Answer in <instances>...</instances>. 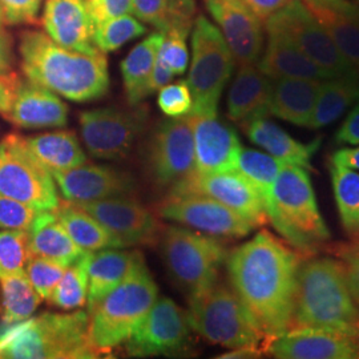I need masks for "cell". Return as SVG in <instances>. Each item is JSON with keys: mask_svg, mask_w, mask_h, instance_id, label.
Here are the masks:
<instances>
[{"mask_svg": "<svg viewBox=\"0 0 359 359\" xmlns=\"http://www.w3.org/2000/svg\"><path fill=\"white\" fill-rule=\"evenodd\" d=\"M271 80L256 65H240L228 96V115L233 121L245 123L270 115Z\"/></svg>", "mask_w": 359, "mask_h": 359, "instance_id": "4316f807", "label": "cell"}, {"mask_svg": "<svg viewBox=\"0 0 359 359\" xmlns=\"http://www.w3.org/2000/svg\"><path fill=\"white\" fill-rule=\"evenodd\" d=\"M147 32V27L142 25L136 16H130L128 13L95 25L92 43L99 51L107 53L118 50L129 40L142 36Z\"/></svg>", "mask_w": 359, "mask_h": 359, "instance_id": "ab89813d", "label": "cell"}, {"mask_svg": "<svg viewBox=\"0 0 359 359\" xmlns=\"http://www.w3.org/2000/svg\"><path fill=\"white\" fill-rule=\"evenodd\" d=\"M43 0H0L4 25H32L38 18Z\"/></svg>", "mask_w": 359, "mask_h": 359, "instance_id": "bcb514c9", "label": "cell"}, {"mask_svg": "<svg viewBox=\"0 0 359 359\" xmlns=\"http://www.w3.org/2000/svg\"><path fill=\"white\" fill-rule=\"evenodd\" d=\"M323 80L283 77L271 79L270 115L294 126L309 127Z\"/></svg>", "mask_w": 359, "mask_h": 359, "instance_id": "d4e9b609", "label": "cell"}, {"mask_svg": "<svg viewBox=\"0 0 359 359\" xmlns=\"http://www.w3.org/2000/svg\"><path fill=\"white\" fill-rule=\"evenodd\" d=\"M164 35L157 32L139 43L121 63V74L130 105L142 103L149 96V80L154 72Z\"/></svg>", "mask_w": 359, "mask_h": 359, "instance_id": "d6a6232c", "label": "cell"}, {"mask_svg": "<svg viewBox=\"0 0 359 359\" xmlns=\"http://www.w3.org/2000/svg\"><path fill=\"white\" fill-rule=\"evenodd\" d=\"M52 176L62 197L72 204L127 196L133 188V182L127 175L112 168L87 163Z\"/></svg>", "mask_w": 359, "mask_h": 359, "instance_id": "44dd1931", "label": "cell"}, {"mask_svg": "<svg viewBox=\"0 0 359 359\" xmlns=\"http://www.w3.org/2000/svg\"><path fill=\"white\" fill-rule=\"evenodd\" d=\"M20 55L22 69L29 81L68 100L86 103L108 92L109 74L103 52L72 51L44 32L26 31L20 36Z\"/></svg>", "mask_w": 359, "mask_h": 359, "instance_id": "7a4b0ae2", "label": "cell"}, {"mask_svg": "<svg viewBox=\"0 0 359 359\" xmlns=\"http://www.w3.org/2000/svg\"><path fill=\"white\" fill-rule=\"evenodd\" d=\"M189 330L187 313L170 298H157L127 339V351L132 357L176 354L187 346Z\"/></svg>", "mask_w": 359, "mask_h": 359, "instance_id": "4fadbf2b", "label": "cell"}, {"mask_svg": "<svg viewBox=\"0 0 359 359\" xmlns=\"http://www.w3.org/2000/svg\"><path fill=\"white\" fill-rule=\"evenodd\" d=\"M238 65H257L264 47V23L244 0H204Z\"/></svg>", "mask_w": 359, "mask_h": 359, "instance_id": "d6986e66", "label": "cell"}, {"mask_svg": "<svg viewBox=\"0 0 359 359\" xmlns=\"http://www.w3.org/2000/svg\"><path fill=\"white\" fill-rule=\"evenodd\" d=\"M332 165H339V167L359 170V147L358 148H344L337 151L332 156Z\"/></svg>", "mask_w": 359, "mask_h": 359, "instance_id": "11a10c76", "label": "cell"}, {"mask_svg": "<svg viewBox=\"0 0 359 359\" xmlns=\"http://www.w3.org/2000/svg\"><path fill=\"white\" fill-rule=\"evenodd\" d=\"M41 299L26 271L0 277V320L4 325L32 317Z\"/></svg>", "mask_w": 359, "mask_h": 359, "instance_id": "d590c367", "label": "cell"}, {"mask_svg": "<svg viewBox=\"0 0 359 359\" xmlns=\"http://www.w3.org/2000/svg\"><path fill=\"white\" fill-rule=\"evenodd\" d=\"M359 100V77L323 80L309 128L326 127Z\"/></svg>", "mask_w": 359, "mask_h": 359, "instance_id": "e575fe53", "label": "cell"}, {"mask_svg": "<svg viewBox=\"0 0 359 359\" xmlns=\"http://www.w3.org/2000/svg\"><path fill=\"white\" fill-rule=\"evenodd\" d=\"M55 210L69 237L83 250L97 252L109 248H123L96 218L75 204L68 201L67 204L60 203Z\"/></svg>", "mask_w": 359, "mask_h": 359, "instance_id": "836d02e7", "label": "cell"}, {"mask_svg": "<svg viewBox=\"0 0 359 359\" xmlns=\"http://www.w3.org/2000/svg\"><path fill=\"white\" fill-rule=\"evenodd\" d=\"M67 266L50 258L31 256L26 266V276L43 299H50L57 283L65 276Z\"/></svg>", "mask_w": 359, "mask_h": 359, "instance_id": "b9f144b4", "label": "cell"}, {"mask_svg": "<svg viewBox=\"0 0 359 359\" xmlns=\"http://www.w3.org/2000/svg\"><path fill=\"white\" fill-rule=\"evenodd\" d=\"M0 194L36 210H55L60 198L53 176L27 145L11 133L0 142Z\"/></svg>", "mask_w": 359, "mask_h": 359, "instance_id": "30bf717a", "label": "cell"}, {"mask_svg": "<svg viewBox=\"0 0 359 359\" xmlns=\"http://www.w3.org/2000/svg\"><path fill=\"white\" fill-rule=\"evenodd\" d=\"M268 31L283 34L330 79L359 77L302 0H292L264 23Z\"/></svg>", "mask_w": 359, "mask_h": 359, "instance_id": "8fae6325", "label": "cell"}, {"mask_svg": "<svg viewBox=\"0 0 359 359\" xmlns=\"http://www.w3.org/2000/svg\"><path fill=\"white\" fill-rule=\"evenodd\" d=\"M292 327L359 335V308L350 292L342 262L314 258L299 265Z\"/></svg>", "mask_w": 359, "mask_h": 359, "instance_id": "3957f363", "label": "cell"}, {"mask_svg": "<svg viewBox=\"0 0 359 359\" xmlns=\"http://www.w3.org/2000/svg\"><path fill=\"white\" fill-rule=\"evenodd\" d=\"M196 193L228 206L255 226L268 221L265 201L256 187L237 170L197 173L172 185L170 194Z\"/></svg>", "mask_w": 359, "mask_h": 359, "instance_id": "9a60e30c", "label": "cell"}, {"mask_svg": "<svg viewBox=\"0 0 359 359\" xmlns=\"http://www.w3.org/2000/svg\"><path fill=\"white\" fill-rule=\"evenodd\" d=\"M191 329L206 341L229 348L257 346L266 353V339L257 329L240 298L217 281L189 297Z\"/></svg>", "mask_w": 359, "mask_h": 359, "instance_id": "52a82bcc", "label": "cell"}, {"mask_svg": "<svg viewBox=\"0 0 359 359\" xmlns=\"http://www.w3.org/2000/svg\"><path fill=\"white\" fill-rule=\"evenodd\" d=\"M157 212L165 219L191 226L210 236L244 237L256 228L228 206L196 193H169L168 198L158 205Z\"/></svg>", "mask_w": 359, "mask_h": 359, "instance_id": "5bb4252c", "label": "cell"}, {"mask_svg": "<svg viewBox=\"0 0 359 359\" xmlns=\"http://www.w3.org/2000/svg\"><path fill=\"white\" fill-rule=\"evenodd\" d=\"M265 210L274 229L301 250H310L330 237L305 168L283 164L265 201Z\"/></svg>", "mask_w": 359, "mask_h": 359, "instance_id": "5b68a950", "label": "cell"}, {"mask_svg": "<svg viewBox=\"0 0 359 359\" xmlns=\"http://www.w3.org/2000/svg\"><path fill=\"white\" fill-rule=\"evenodd\" d=\"M283 164L285 163L271 154L243 147L237 157L234 170L241 173L245 179L249 180L256 187L257 191L261 193L264 201H266L273 182L280 173Z\"/></svg>", "mask_w": 359, "mask_h": 359, "instance_id": "74e56055", "label": "cell"}, {"mask_svg": "<svg viewBox=\"0 0 359 359\" xmlns=\"http://www.w3.org/2000/svg\"><path fill=\"white\" fill-rule=\"evenodd\" d=\"M13 39L0 29V74L13 72Z\"/></svg>", "mask_w": 359, "mask_h": 359, "instance_id": "db71d44e", "label": "cell"}, {"mask_svg": "<svg viewBox=\"0 0 359 359\" xmlns=\"http://www.w3.org/2000/svg\"><path fill=\"white\" fill-rule=\"evenodd\" d=\"M173 76H175V74L168 68L167 65H163L158 60V57H157L156 65H154V72H152V76H151V80H149V86H148L149 95H152L156 90L164 88L165 86H168L172 81Z\"/></svg>", "mask_w": 359, "mask_h": 359, "instance_id": "f5cc1de1", "label": "cell"}, {"mask_svg": "<svg viewBox=\"0 0 359 359\" xmlns=\"http://www.w3.org/2000/svg\"><path fill=\"white\" fill-rule=\"evenodd\" d=\"M27 231L31 256L50 258L69 266L87 252L69 237L56 210H39Z\"/></svg>", "mask_w": 359, "mask_h": 359, "instance_id": "83f0119b", "label": "cell"}, {"mask_svg": "<svg viewBox=\"0 0 359 359\" xmlns=\"http://www.w3.org/2000/svg\"><path fill=\"white\" fill-rule=\"evenodd\" d=\"M86 311L46 313L0 329V359L97 358Z\"/></svg>", "mask_w": 359, "mask_h": 359, "instance_id": "277c9868", "label": "cell"}, {"mask_svg": "<svg viewBox=\"0 0 359 359\" xmlns=\"http://www.w3.org/2000/svg\"><path fill=\"white\" fill-rule=\"evenodd\" d=\"M185 40L187 38L181 35H168L164 36L158 50V60L167 65L175 75H182L188 67L189 53Z\"/></svg>", "mask_w": 359, "mask_h": 359, "instance_id": "f6af8a7d", "label": "cell"}, {"mask_svg": "<svg viewBox=\"0 0 359 359\" xmlns=\"http://www.w3.org/2000/svg\"><path fill=\"white\" fill-rule=\"evenodd\" d=\"M29 257L28 231L25 229L0 231V277L25 273Z\"/></svg>", "mask_w": 359, "mask_h": 359, "instance_id": "60d3db41", "label": "cell"}, {"mask_svg": "<svg viewBox=\"0 0 359 359\" xmlns=\"http://www.w3.org/2000/svg\"><path fill=\"white\" fill-rule=\"evenodd\" d=\"M80 133L88 152L96 158L118 160L130 152L148 123L145 108L124 111L99 108L80 115Z\"/></svg>", "mask_w": 359, "mask_h": 359, "instance_id": "7c38bea8", "label": "cell"}, {"mask_svg": "<svg viewBox=\"0 0 359 359\" xmlns=\"http://www.w3.org/2000/svg\"><path fill=\"white\" fill-rule=\"evenodd\" d=\"M248 137L268 154L281 160L285 164H294L311 169L310 158L320 148L321 139L310 144H302L289 136L283 129L265 117L255 118L244 124Z\"/></svg>", "mask_w": 359, "mask_h": 359, "instance_id": "f546056e", "label": "cell"}, {"mask_svg": "<svg viewBox=\"0 0 359 359\" xmlns=\"http://www.w3.org/2000/svg\"><path fill=\"white\" fill-rule=\"evenodd\" d=\"M90 252H86L83 256L67 266L63 278L57 283L52 293L51 304L63 310H75L87 304L88 295V257Z\"/></svg>", "mask_w": 359, "mask_h": 359, "instance_id": "f35d334b", "label": "cell"}, {"mask_svg": "<svg viewBox=\"0 0 359 359\" xmlns=\"http://www.w3.org/2000/svg\"><path fill=\"white\" fill-rule=\"evenodd\" d=\"M142 262L139 252H124L117 248L90 252L87 265L88 313Z\"/></svg>", "mask_w": 359, "mask_h": 359, "instance_id": "484cf974", "label": "cell"}, {"mask_svg": "<svg viewBox=\"0 0 359 359\" xmlns=\"http://www.w3.org/2000/svg\"><path fill=\"white\" fill-rule=\"evenodd\" d=\"M149 168L157 184L175 185L196 172L193 129L188 115L170 117L156 129Z\"/></svg>", "mask_w": 359, "mask_h": 359, "instance_id": "2e32d148", "label": "cell"}, {"mask_svg": "<svg viewBox=\"0 0 359 359\" xmlns=\"http://www.w3.org/2000/svg\"><path fill=\"white\" fill-rule=\"evenodd\" d=\"M90 19L95 25L132 13L133 0H86Z\"/></svg>", "mask_w": 359, "mask_h": 359, "instance_id": "7dc6e473", "label": "cell"}, {"mask_svg": "<svg viewBox=\"0 0 359 359\" xmlns=\"http://www.w3.org/2000/svg\"><path fill=\"white\" fill-rule=\"evenodd\" d=\"M268 44L258 60V69L269 79L302 77L327 80L330 76L283 34L268 31Z\"/></svg>", "mask_w": 359, "mask_h": 359, "instance_id": "f1b7e54d", "label": "cell"}, {"mask_svg": "<svg viewBox=\"0 0 359 359\" xmlns=\"http://www.w3.org/2000/svg\"><path fill=\"white\" fill-rule=\"evenodd\" d=\"M266 353L280 359H358L359 335L292 327L271 339Z\"/></svg>", "mask_w": 359, "mask_h": 359, "instance_id": "ac0fdd59", "label": "cell"}, {"mask_svg": "<svg viewBox=\"0 0 359 359\" xmlns=\"http://www.w3.org/2000/svg\"><path fill=\"white\" fill-rule=\"evenodd\" d=\"M330 173L342 225L347 233L359 234V173L339 165H332Z\"/></svg>", "mask_w": 359, "mask_h": 359, "instance_id": "8d00e7d4", "label": "cell"}, {"mask_svg": "<svg viewBox=\"0 0 359 359\" xmlns=\"http://www.w3.org/2000/svg\"><path fill=\"white\" fill-rule=\"evenodd\" d=\"M245 4L255 13L257 18L265 23L273 13L280 11L292 0H244Z\"/></svg>", "mask_w": 359, "mask_h": 359, "instance_id": "816d5d0a", "label": "cell"}, {"mask_svg": "<svg viewBox=\"0 0 359 359\" xmlns=\"http://www.w3.org/2000/svg\"><path fill=\"white\" fill-rule=\"evenodd\" d=\"M157 295V285L142 262L88 313V338L93 353L100 357L127 342L154 306Z\"/></svg>", "mask_w": 359, "mask_h": 359, "instance_id": "8992f818", "label": "cell"}, {"mask_svg": "<svg viewBox=\"0 0 359 359\" xmlns=\"http://www.w3.org/2000/svg\"><path fill=\"white\" fill-rule=\"evenodd\" d=\"M22 84L18 74H0V114L4 116L11 108L16 92Z\"/></svg>", "mask_w": 359, "mask_h": 359, "instance_id": "681fc988", "label": "cell"}, {"mask_svg": "<svg viewBox=\"0 0 359 359\" xmlns=\"http://www.w3.org/2000/svg\"><path fill=\"white\" fill-rule=\"evenodd\" d=\"M4 117L19 128H60L68 120V107L59 96L32 81L20 84Z\"/></svg>", "mask_w": 359, "mask_h": 359, "instance_id": "603a6c76", "label": "cell"}, {"mask_svg": "<svg viewBox=\"0 0 359 359\" xmlns=\"http://www.w3.org/2000/svg\"><path fill=\"white\" fill-rule=\"evenodd\" d=\"M193 129L197 173H216L236 169L243 148L237 133L221 123L217 115L188 114Z\"/></svg>", "mask_w": 359, "mask_h": 359, "instance_id": "ffe728a7", "label": "cell"}, {"mask_svg": "<svg viewBox=\"0 0 359 359\" xmlns=\"http://www.w3.org/2000/svg\"><path fill=\"white\" fill-rule=\"evenodd\" d=\"M335 140L339 144L359 145V100L341 126Z\"/></svg>", "mask_w": 359, "mask_h": 359, "instance_id": "f907efd6", "label": "cell"}, {"mask_svg": "<svg viewBox=\"0 0 359 359\" xmlns=\"http://www.w3.org/2000/svg\"><path fill=\"white\" fill-rule=\"evenodd\" d=\"M264 348L257 346L238 347V348H231V353H226L221 355L219 358L222 359H248L259 358L262 355Z\"/></svg>", "mask_w": 359, "mask_h": 359, "instance_id": "9f6ffc18", "label": "cell"}, {"mask_svg": "<svg viewBox=\"0 0 359 359\" xmlns=\"http://www.w3.org/2000/svg\"><path fill=\"white\" fill-rule=\"evenodd\" d=\"M161 252L169 274L189 297L217 281L226 258L225 248L215 237L179 226L164 231Z\"/></svg>", "mask_w": 359, "mask_h": 359, "instance_id": "9c48e42d", "label": "cell"}, {"mask_svg": "<svg viewBox=\"0 0 359 359\" xmlns=\"http://www.w3.org/2000/svg\"><path fill=\"white\" fill-rule=\"evenodd\" d=\"M299 265L294 252L266 231L228 256L231 289L265 337L266 347L292 326Z\"/></svg>", "mask_w": 359, "mask_h": 359, "instance_id": "6da1fadb", "label": "cell"}, {"mask_svg": "<svg viewBox=\"0 0 359 359\" xmlns=\"http://www.w3.org/2000/svg\"><path fill=\"white\" fill-rule=\"evenodd\" d=\"M39 210L16 201L8 196L0 194V228L3 229H25L32 224Z\"/></svg>", "mask_w": 359, "mask_h": 359, "instance_id": "ee69618b", "label": "cell"}, {"mask_svg": "<svg viewBox=\"0 0 359 359\" xmlns=\"http://www.w3.org/2000/svg\"><path fill=\"white\" fill-rule=\"evenodd\" d=\"M75 205L96 218L123 248L154 244L158 237V221L133 198L117 196Z\"/></svg>", "mask_w": 359, "mask_h": 359, "instance_id": "e0dca14e", "label": "cell"}, {"mask_svg": "<svg viewBox=\"0 0 359 359\" xmlns=\"http://www.w3.org/2000/svg\"><path fill=\"white\" fill-rule=\"evenodd\" d=\"M41 25L59 46L83 53H97L92 43L93 22L86 0H46Z\"/></svg>", "mask_w": 359, "mask_h": 359, "instance_id": "7402d4cb", "label": "cell"}, {"mask_svg": "<svg viewBox=\"0 0 359 359\" xmlns=\"http://www.w3.org/2000/svg\"><path fill=\"white\" fill-rule=\"evenodd\" d=\"M27 145L39 161L55 175L87 163L76 135L71 130H56L26 137Z\"/></svg>", "mask_w": 359, "mask_h": 359, "instance_id": "1f68e13d", "label": "cell"}, {"mask_svg": "<svg viewBox=\"0 0 359 359\" xmlns=\"http://www.w3.org/2000/svg\"><path fill=\"white\" fill-rule=\"evenodd\" d=\"M157 103L160 109L169 117H181L191 114L193 107L192 93L187 81L168 84L160 90Z\"/></svg>", "mask_w": 359, "mask_h": 359, "instance_id": "7bdbcfd3", "label": "cell"}, {"mask_svg": "<svg viewBox=\"0 0 359 359\" xmlns=\"http://www.w3.org/2000/svg\"><path fill=\"white\" fill-rule=\"evenodd\" d=\"M3 25H4V22H3V13H1V8H0V29H1Z\"/></svg>", "mask_w": 359, "mask_h": 359, "instance_id": "6f0895ef", "label": "cell"}, {"mask_svg": "<svg viewBox=\"0 0 359 359\" xmlns=\"http://www.w3.org/2000/svg\"><path fill=\"white\" fill-rule=\"evenodd\" d=\"M338 256L346 273L351 295L359 306V244L345 245L338 249Z\"/></svg>", "mask_w": 359, "mask_h": 359, "instance_id": "c3c4849f", "label": "cell"}, {"mask_svg": "<svg viewBox=\"0 0 359 359\" xmlns=\"http://www.w3.org/2000/svg\"><path fill=\"white\" fill-rule=\"evenodd\" d=\"M359 74V0H302Z\"/></svg>", "mask_w": 359, "mask_h": 359, "instance_id": "cb8c5ba5", "label": "cell"}, {"mask_svg": "<svg viewBox=\"0 0 359 359\" xmlns=\"http://www.w3.org/2000/svg\"><path fill=\"white\" fill-rule=\"evenodd\" d=\"M132 13L164 36L188 38L194 23L196 3L194 0H133Z\"/></svg>", "mask_w": 359, "mask_h": 359, "instance_id": "4dcf8cb0", "label": "cell"}, {"mask_svg": "<svg viewBox=\"0 0 359 359\" xmlns=\"http://www.w3.org/2000/svg\"><path fill=\"white\" fill-rule=\"evenodd\" d=\"M236 60L217 27L204 15L194 19L192 65L188 86L192 93L191 114L217 115L221 93L229 81Z\"/></svg>", "mask_w": 359, "mask_h": 359, "instance_id": "ba28073f", "label": "cell"}]
</instances>
